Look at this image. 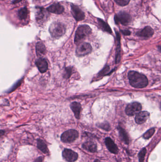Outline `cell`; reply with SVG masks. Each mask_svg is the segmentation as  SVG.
Returning a JSON list of instances; mask_svg holds the SVG:
<instances>
[{"label":"cell","instance_id":"ac0fdd59","mask_svg":"<svg viewBox=\"0 0 161 162\" xmlns=\"http://www.w3.org/2000/svg\"><path fill=\"white\" fill-rule=\"evenodd\" d=\"M118 129L119 133V138H121V140L125 144L128 145L129 143V138H128V135L125 129L122 127H119V126L118 128Z\"/></svg>","mask_w":161,"mask_h":162},{"label":"cell","instance_id":"f546056e","mask_svg":"<svg viewBox=\"0 0 161 162\" xmlns=\"http://www.w3.org/2000/svg\"><path fill=\"white\" fill-rule=\"evenodd\" d=\"M33 162H43V157H40L37 158Z\"/></svg>","mask_w":161,"mask_h":162},{"label":"cell","instance_id":"9c48e42d","mask_svg":"<svg viewBox=\"0 0 161 162\" xmlns=\"http://www.w3.org/2000/svg\"><path fill=\"white\" fill-rule=\"evenodd\" d=\"M71 13L77 21H81L85 17L84 12L77 6L71 5Z\"/></svg>","mask_w":161,"mask_h":162},{"label":"cell","instance_id":"d6986e66","mask_svg":"<svg viewBox=\"0 0 161 162\" xmlns=\"http://www.w3.org/2000/svg\"><path fill=\"white\" fill-rule=\"evenodd\" d=\"M37 147L38 149L42 151L43 153L45 154H48L49 150L47 148V145L42 139H37Z\"/></svg>","mask_w":161,"mask_h":162},{"label":"cell","instance_id":"603a6c76","mask_svg":"<svg viewBox=\"0 0 161 162\" xmlns=\"http://www.w3.org/2000/svg\"><path fill=\"white\" fill-rule=\"evenodd\" d=\"M155 132V128H152L151 129H149L143 135V138L145 139H148L151 138L153 135L154 134Z\"/></svg>","mask_w":161,"mask_h":162},{"label":"cell","instance_id":"83f0119b","mask_svg":"<svg viewBox=\"0 0 161 162\" xmlns=\"http://www.w3.org/2000/svg\"><path fill=\"white\" fill-rule=\"evenodd\" d=\"M66 74H65L64 77L65 78H69L70 76L71 75V69H70V68H67L66 69Z\"/></svg>","mask_w":161,"mask_h":162},{"label":"cell","instance_id":"5b68a950","mask_svg":"<svg viewBox=\"0 0 161 162\" xmlns=\"http://www.w3.org/2000/svg\"><path fill=\"white\" fill-rule=\"evenodd\" d=\"M92 48L91 45L88 43H80L76 49V55L79 57L85 56L92 51Z\"/></svg>","mask_w":161,"mask_h":162},{"label":"cell","instance_id":"9a60e30c","mask_svg":"<svg viewBox=\"0 0 161 162\" xmlns=\"http://www.w3.org/2000/svg\"><path fill=\"white\" fill-rule=\"evenodd\" d=\"M154 31L151 27L150 26H147L144 29H143L141 31L137 33V35L138 36L145 37V38H149L152 36Z\"/></svg>","mask_w":161,"mask_h":162},{"label":"cell","instance_id":"277c9868","mask_svg":"<svg viewBox=\"0 0 161 162\" xmlns=\"http://www.w3.org/2000/svg\"><path fill=\"white\" fill-rule=\"evenodd\" d=\"M79 133L75 129H70L65 131L60 137L61 141L65 143H70L75 141L79 138Z\"/></svg>","mask_w":161,"mask_h":162},{"label":"cell","instance_id":"4316f807","mask_svg":"<svg viewBox=\"0 0 161 162\" xmlns=\"http://www.w3.org/2000/svg\"><path fill=\"white\" fill-rule=\"evenodd\" d=\"M109 70V66L108 65H107L101 71L100 73H99V75H100V76H104V75H106L107 74H108V72Z\"/></svg>","mask_w":161,"mask_h":162},{"label":"cell","instance_id":"52a82bcc","mask_svg":"<svg viewBox=\"0 0 161 162\" xmlns=\"http://www.w3.org/2000/svg\"><path fill=\"white\" fill-rule=\"evenodd\" d=\"M141 109V105L139 103L135 102L127 105L125 109V112L128 116H132L139 113Z\"/></svg>","mask_w":161,"mask_h":162},{"label":"cell","instance_id":"cb8c5ba5","mask_svg":"<svg viewBox=\"0 0 161 162\" xmlns=\"http://www.w3.org/2000/svg\"><path fill=\"white\" fill-rule=\"evenodd\" d=\"M146 153H147V149L146 148H143L140 150L138 155L139 162H144V161L145 160Z\"/></svg>","mask_w":161,"mask_h":162},{"label":"cell","instance_id":"d4e9b609","mask_svg":"<svg viewBox=\"0 0 161 162\" xmlns=\"http://www.w3.org/2000/svg\"><path fill=\"white\" fill-rule=\"evenodd\" d=\"M118 5L122 6H124L128 5L130 0H114Z\"/></svg>","mask_w":161,"mask_h":162},{"label":"cell","instance_id":"e0dca14e","mask_svg":"<svg viewBox=\"0 0 161 162\" xmlns=\"http://www.w3.org/2000/svg\"><path fill=\"white\" fill-rule=\"evenodd\" d=\"M116 39L117 43L116 48L115 62L116 64H118L121 60V44H120V35L117 32H116Z\"/></svg>","mask_w":161,"mask_h":162},{"label":"cell","instance_id":"4dcf8cb0","mask_svg":"<svg viewBox=\"0 0 161 162\" xmlns=\"http://www.w3.org/2000/svg\"><path fill=\"white\" fill-rule=\"evenodd\" d=\"M94 162H103L100 161V160H98V159H96L95 161H94Z\"/></svg>","mask_w":161,"mask_h":162},{"label":"cell","instance_id":"f1b7e54d","mask_svg":"<svg viewBox=\"0 0 161 162\" xmlns=\"http://www.w3.org/2000/svg\"><path fill=\"white\" fill-rule=\"evenodd\" d=\"M122 32L124 35L126 36L129 35L131 34V32L128 30H122Z\"/></svg>","mask_w":161,"mask_h":162},{"label":"cell","instance_id":"4fadbf2b","mask_svg":"<svg viewBox=\"0 0 161 162\" xmlns=\"http://www.w3.org/2000/svg\"><path fill=\"white\" fill-rule=\"evenodd\" d=\"M48 11L52 13L60 14L64 11V8L59 3H54L47 8Z\"/></svg>","mask_w":161,"mask_h":162},{"label":"cell","instance_id":"1f68e13d","mask_svg":"<svg viewBox=\"0 0 161 162\" xmlns=\"http://www.w3.org/2000/svg\"><path fill=\"white\" fill-rule=\"evenodd\" d=\"M158 49H159V50L160 51V52H161V46H159V48H158Z\"/></svg>","mask_w":161,"mask_h":162},{"label":"cell","instance_id":"2e32d148","mask_svg":"<svg viewBox=\"0 0 161 162\" xmlns=\"http://www.w3.org/2000/svg\"><path fill=\"white\" fill-rule=\"evenodd\" d=\"M70 108L74 114L75 116L77 119H80V112L81 110V105L80 103L75 102L71 103L70 104Z\"/></svg>","mask_w":161,"mask_h":162},{"label":"cell","instance_id":"8992f818","mask_svg":"<svg viewBox=\"0 0 161 162\" xmlns=\"http://www.w3.org/2000/svg\"><path fill=\"white\" fill-rule=\"evenodd\" d=\"M131 15L125 11H121L114 17V21L116 24L120 23L124 25L128 24L131 22Z\"/></svg>","mask_w":161,"mask_h":162},{"label":"cell","instance_id":"ba28073f","mask_svg":"<svg viewBox=\"0 0 161 162\" xmlns=\"http://www.w3.org/2000/svg\"><path fill=\"white\" fill-rule=\"evenodd\" d=\"M63 157L67 162H74L78 159V154L70 149H64L63 152Z\"/></svg>","mask_w":161,"mask_h":162},{"label":"cell","instance_id":"8fae6325","mask_svg":"<svg viewBox=\"0 0 161 162\" xmlns=\"http://www.w3.org/2000/svg\"><path fill=\"white\" fill-rule=\"evenodd\" d=\"M150 116V114L147 111H140L136 114L135 117L136 122L138 124H142L145 123Z\"/></svg>","mask_w":161,"mask_h":162},{"label":"cell","instance_id":"3957f363","mask_svg":"<svg viewBox=\"0 0 161 162\" xmlns=\"http://www.w3.org/2000/svg\"><path fill=\"white\" fill-rule=\"evenodd\" d=\"M91 32V28L88 25H81L78 28L75 34L74 42L75 44H80Z\"/></svg>","mask_w":161,"mask_h":162},{"label":"cell","instance_id":"7a4b0ae2","mask_svg":"<svg viewBox=\"0 0 161 162\" xmlns=\"http://www.w3.org/2000/svg\"><path fill=\"white\" fill-rule=\"evenodd\" d=\"M49 32L51 36L55 39H59L63 36L66 31V29L63 23L54 22L51 25Z\"/></svg>","mask_w":161,"mask_h":162},{"label":"cell","instance_id":"44dd1931","mask_svg":"<svg viewBox=\"0 0 161 162\" xmlns=\"http://www.w3.org/2000/svg\"><path fill=\"white\" fill-rule=\"evenodd\" d=\"M98 21L99 24L104 31H107L109 33H112V30L107 23L100 19H98Z\"/></svg>","mask_w":161,"mask_h":162},{"label":"cell","instance_id":"5bb4252c","mask_svg":"<svg viewBox=\"0 0 161 162\" xmlns=\"http://www.w3.org/2000/svg\"><path fill=\"white\" fill-rule=\"evenodd\" d=\"M82 148L85 150L91 153L96 152L97 151V144L93 141H87L82 144Z\"/></svg>","mask_w":161,"mask_h":162},{"label":"cell","instance_id":"484cf974","mask_svg":"<svg viewBox=\"0 0 161 162\" xmlns=\"http://www.w3.org/2000/svg\"><path fill=\"white\" fill-rule=\"evenodd\" d=\"M98 127L101 128L102 129L106 130V131H109L111 129V127L108 123H104L101 124L99 125Z\"/></svg>","mask_w":161,"mask_h":162},{"label":"cell","instance_id":"7c38bea8","mask_svg":"<svg viewBox=\"0 0 161 162\" xmlns=\"http://www.w3.org/2000/svg\"><path fill=\"white\" fill-rule=\"evenodd\" d=\"M36 65L41 73H45L48 69V63L45 59L40 58L36 62Z\"/></svg>","mask_w":161,"mask_h":162},{"label":"cell","instance_id":"7402d4cb","mask_svg":"<svg viewBox=\"0 0 161 162\" xmlns=\"http://www.w3.org/2000/svg\"><path fill=\"white\" fill-rule=\"evenodd\" d=\"M27 15H28V10L26 7L22 8L20 10H19L18 12V15L19 18L20 20H24L27 18Z\"/></svg>","mask_w":161,"mask_h":162},{"label":"cell","instance_id":"6da1fadb","mask_svg":"<svg viewBox=\"0 0 161 162\" xmlns=\"http://www.w3.org/2000/svg\"><path fill=\"white\" fill-rule=\"evenodd\" d=\"M128 76L131 85L135 88H143L148 84L147 77L138 72L132 71L128 72Z\"/></svg>","mask_w":161,"mask_h":162},{"label":"cell","instance_id":"30bf717a","mask_svg":"<svg viewBox=\"0 0 161 162\" xmlns=\"http://www.w3.org/2000/svg\"><path fill=\"white\" fill-rule=\"evenodd\" d=\"M104 142L107 149L110 152L113 154H117L118 153L119 149L117 146L111 138H106Z\"/></svg>","mask_w":161,"mask_h":162},{"label":"cell","instance_id":"ffe728a7","mask_svg":"<svg viewBox=\"0 0 161 162\" xmlns=\"http://www.w3.org/2000/svg\"><path fill=\"white\" fill-rule=\"evenodd\" d=\"M46 48L44 43L41 42L37 43L36 45V52L37 55L39 56L43 55L45 54Z\"/></svg>","mask_w":161,"mask_h":162}]
</instances>
